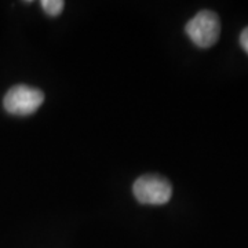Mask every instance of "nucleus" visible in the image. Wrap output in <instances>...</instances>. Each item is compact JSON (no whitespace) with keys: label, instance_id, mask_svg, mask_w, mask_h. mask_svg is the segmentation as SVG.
<instances>
[{"label":"nucleus","instance_id":"f257e3e1","mask_svg":"<svg viewBox=\"0 0 248 248\" xmlns=\"http://www.w3.org/2000/svg\"><path fill=\"white\" fill-rule=\"evenodd\" d=\"M186 33L190 40L200 48H210L213 47L221 35V21L218 16L210 11L204 10L196 14L185 28Z\"/></svg>","mask_w":248,"mask_h":248},{"label":"nucleus","instance_id":"f03ea898","mask_svg":"<svg viewBox=\"0 0 248 248\" xmlns=\"http://www.w3.org/2000/svg\"><path fill=\"white\" fill-rule=\"evenodd\" d=\"M43 101L45 94L42 90L25 84H18L7 91L3 99V105L11 115L29 116L42 107Z\"/></svg>","mask_w":248,"mask_h":248},{"label":"nucleus","instance_id":"7ed1b4c3","mask_svg":"<svg viewBox=\"0 0 248 248\" xmlns=\"http://www.w3.org/2000/svg\"><path fill=\"white\" fill-rule=\"evenodd\" d=\"M134 196L142 204L161 205L169 203L172 187L166 178L160 175H143L134 184Z\"/></svg>","mask_w":248,"mask_h":248},{"label":"nucleus","instance_id":"20e7f679","mask_svg":"<svg viewBox=\"0 0 248 248\" xmlns=\"http://www.w3.org/2000/svg\"><path fill=\"white\" fill-rule=\"evenodd\" d=\"M40 4H42V9L51 17H58L65 6V3L62 0H43Z\"/></svg>","mask_w":248,"mask_h":248},{"label":"nucleus","instance_id":"39448f33","mask_svg":"<svg viewBox=\"0 0 248 248\" xmlns=\"http://www.w3.org/2000/svg\"><path fill=\"white\" fill-rule=\"evenodd\" d=\"M240 45L243 47V50L248 54V27L240 35Z\"/></svg>","mask_w":248,"mask_h":248}]
</instances>
